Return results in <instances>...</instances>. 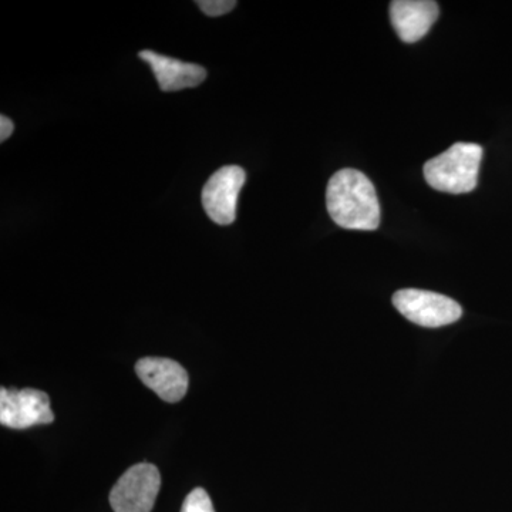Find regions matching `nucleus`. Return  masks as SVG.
<instances>
[{"label": "nucleus", "instance_id": "6e6552de", "mask_svg": "<svg viewBox=\"0 0 512 512\" xmlns=\"http://www.w3.org/2000/svg\"><path fill=\"white\" fill-rule=\"evenodd\" d=\"M439 18V5L433 0H396L390 3V19L404 43L419 42Z\"/></svg>", "mask_w": 512, "mask_h": 512}, {"label": "nucleus", "instance_id": "0eeeda50", "mask_svg": "<svg viewBox=\"0 0 512 512\" xmlns=\"http://www.w3.org/2000/svg\"><path fill=\"white\" fill-rule=\"evenodd\" d=\"M137 376L167 403H177L188 390V373L180 363L165 357H144L136 365Z\"/></svg>", "mask_w": 512, "mask_h": 512}, {"label": "nucleus", "instance_id": "f03ea898", "mask_svg": "<svg viewBox=\"0 0 512 512\" xmlns=\"http://www.w3.org/2000/svg\"><path fill=\"white\" fill-rule=\"evenodd\" d=\"M483 147L456 143L424 165V178L434 190L448 194H467L476 190Z\"/></svg>", "mask_w": 512, "mask_h": 512}, {"label": "nucleus", "instance_id": "f257e3e1", "mask_svg": "<svg viewBox=\"0 0 512 512\" xmlns=\"http://www.w3.org/2000/svg\"><path fill=\"white\" fill-rule=\"evenodd\" d=\"M326 205L339 227L375 231L380 225V204L375 185L360 171L345 168L330 178Z\"/></svg>", "mask_w": 512, "mask_h": 512}, {"label": "nucleus", "instance_id": "9d476101", "mask_svg": "<svg viewBox=\"0 0 512 512\" xmlns=\"http://www.w3.org/2000/svg\"><path fill=\"white\" fill-rule=\"evenodd\" d=\"M181 512H215L210 495L204 488H195L185 498Z\"/></svg>", "mask_w": 512, "mask_h": 512}, {"label": "nucleus", "instance_id": "1a4fd4ad", "mask_svg": "<svg viewBox=\"0 0 512 512\" xmlns=\"http://www.w3.org/2000/svg\"><path fill=\"white\" fill-rule=\"evenodd\" d=\"M141 60L150 64L158 86L163 92H180L200 86L207 79V70L194 63H185L171 57L158 55L153 50H141Z\"/></svg>", "mask_w": 512, "mask_h": 512}, {"label": "nucleus", "instance_id": "39448f33", "mask_svg": "<svg viewBox=\"0 0 512 512\" xmlns=\"http://www.w3.org/2000/svg\"><path fill=\"white\" fill-rule=\"evenodd\" d=\"M55 414L49 396L36 389H0V424L9 429L25 430L50 424Z\"/></svg>", "mask_w": 512, "mask_h": 512}, {"label": "nucleus", "instance_id": "7ed1b4c3", "mask_svg": "<svg viewBox=\"0 0 512 512\" xmlns=\"http://www.w3.org/2000/svg\"><path fill=\"white\" fill-rule=\"evenodd\" d=\"M393 305L404 318L423 328L451 325L463 315L454 299L423 289H400L393 295Z\"/></svg>", "mask_w": 512, "mask_h": 512}, {"label": "nucleus", "instance_id": "423d86ee", "mask_svg": "<svg viewBox=\"0 0 512 512\" xmlns=\"http://www.w3.org/2000/svg\"><path fill=\"white\" fill-rule=\"evenodd\" d=\"M247 181V174L238 165H227L210 180L202 190V207L211 221L218 225H231L237 220L239 192Z\"/></svg>", "mask_w": 512, "mask_h": 512}, {"label": "nucleus", "instance_id": "20e7f679", "mask_svg": "<svg viewBox=\"0 0 512 512\" xmlns=\"http://www.w3.org/2000/svg\"><path fill=\"white\" fill-rule=\"evenodd\" d=\"M160 471L153 464L128 468L110 493L114 512H151L160 491Z\"/></svg>", "mask_w": 512, "mask_h": 512}, {"label": "nucleus", "instance_id": "f8f14e48", "mask_svg": "<svg viewBox=\"0 0 512 512\" xmlns=\"http://www.w3.org/2000/svg\"><path fill=\"white\" fill-rule=\"evenodd\" d=\"M13 130H15V126H13L12 120L6 116L0 117V141L2 143L12 136Z\"/></svg>", "mask_w": 512, "mask_h": 512}, {"label": "nucleus", "instance_id": "9b49d317", "mask_svg": "<svg viewBox=\"0 0 512 512\" xmlns=\"http://www.w3.org/2000/svg\"><path fill=\"white\" fill-rule=\"evenodd\" d=\"M197 5L205 15L218 18V16L227 15L234 10L237 2L235 0H201V2H197Z\"/></svg>", "mask_w": 512, "mask_h": 512}]
</instances>
